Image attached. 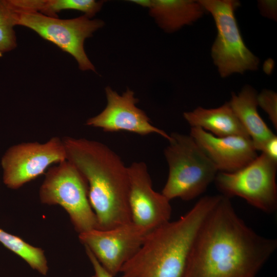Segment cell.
<instances>
[{"mask_svg": "<svg viewBox=\"0 0 277 277\" xmlns=\"http://www.w3.org/2000/svg\"><path fill=\"white\" fill-rule=\"evenodd\" d=\"M18 15L10 0H0V57L17 46L14 27Z\"/></svg>", "mask_w": 277, "mask_h": 277, "instance_id": "19", "label": "cell"}, {"mask_svg": "<svg viewBox=\"0 0 277 277\" xmlns=\"http://www.w3.org/2000/svg\"><path fill=\"white\" fill-rule=\"evenodd\" d=\"M261 151L271 159L277 162V136L276 135L264 144Z\"/></svg>", "mask_w": 277, "mask_h": 277, "instance_id": "23", "label": "cell"}, {"mask_svg": "<svg viewBox=\"0 0 277 277\" xmlns=\"http://www.w3.org/2000/svg\"><path fill=\"white\" fill-rule=\"evenodd\" d=\"M151 231L131 222L108 230L96 229L80 233L78 239L114 277L140 249Z\"/></svg>", "mask_w": 277, "mask_h": 277, "instance_id": "10", "label": "cell"}, {"mask_svg": "<svg viewBox=\"0 0 277 277\" xmlns=\"http://www.w3.org/2000/svg\"><path fill=\"white\" fill-rule=\"evenodd\" d=\"M91 277H95V276H94V275H93V276H91Z\"/></svg>", "mask_w": 277, "mask_h": 277, "instance_id": "24", "label": "cell"}, {"mask_svg": "<svg viewBox=\"0 0 277 277\" xmlns=\"http://www.w3.org/2000/svg\"><path fill=\"white\" fill-rule=\"evenodd\" d=\"M221 197H201L184 215L151 230L119 277H182L196 235Z\"/></svg>", "mask_w": 277, "mask_h": 277, "instance_id": "3", "label": "cell"}, {"mask_svg": "<svg viewBox=\"0 0 277 277\" xmlns=\"http://www.w3.org/2000/svg\"><path fill=\"white\" fill-rule=\"evenodd\" d=\"M127 167L132 222L152 230L169 222L172 213L170 201L153 189L146 164L134 162Z\"/></svg>", "mask_w": 277, "mask_h": 277, "instance_id": "11", "label": "cell"}, {"mask_svg": "<svg viewBox=\"0 0 277 277\" xmlns=\"http://www.w3.org/2000/svg\"><path fill=\"white\" fill-rule=\"evenodd\" d=\"M257 103L268 115L274 127L277 128V94L270 90H264L257 95Z\"/></svg>", "mask_w": 277, "mask_h": 277, "instance_id": "20", "label": "cell"}, {"mask_svg": "<svg viewBox=\"0 0 277 277\" xmlns=\"http://www.w3.org/2000/svg\"><path fill=\"white\" fill-rule=\"evenodd\" d=\"M131 2L148 7L150 14L159 26L167 32L177 30L185 25L195 22L205 9L199 1L133 0Z\"/></svg>", "mask_w": 277, "mask_h": 277, "instance_id": "14", "label": "cell"}, {"mask_svg": "<svg viewBox=\"0 0 277 277\" xmlns=\"http://www.w3.org/2000/svg\"><path fill=\"white\" fill-rule=\"evenodd\" d=\"M62 140L66 160L87 182L88 199L98 229L108 230L131 222L128 167L121 157L97 141L71 137Z\"/></svg>", "mask_w": 277, "mask_h": 277, "instance_id": "2", "label": "cell"}, {"mask_svg": "<svg viewBox=\"0 0 277 277\" xmlns=\"http://www.w3.org/2000/svg\"><path fill=\"white\" fill-rule=\"evenodd\" d=\"M277 248L256 233L222 196L192 244L182 277H255Z\"/></svg>", "mask_w": 277, "mask_h": 277, "instance_id": "1", "label": "cell"}, {"mask_svg": "<svg viewBox=\"0 0 277 277\" xmlns=\"http://www.w3.org/2000/svg\"><path fill=\"white\" fill-rule=\"evenodd\" d=\"M39 198L42 204L63 207L78 234L98 229L88 199L87 182L67 160L48 169L39 189Z\"/></svg>", "mask_w": 277, "mask_h": 277, "instance_id": "5", "label": "cell"}, {"mask_svg": "<svg viewBox=\"0 0 277 277\" xmlns=\"http://www.w3.org/2000/svg\"><path fill=\"white\" fill-rule=\"evenodd\" d=\"M183 116L191 127L200 128L217 137H249L229 102L216 108L198 107L192 111L184 112Z\"/></svg>", "mask_w": 277, "mask_h": 277, "instance_id": "16", "label": "cell"}, {"mask_svg": "<svg viewBox=\"0 0 277 277\" xmlns=\"http://www.w3.org/2000/svg\"><path fill=\"white\" fill-rule=\"evenodd\" d=\"M259 6L262 15L270 18H276V1H260Z\"/></svg>", "mask_w": 277, "mask_h": 277, "instance_id": "22", "label": "cell"}, {"mask_svg": "<svg viewBox=\"0 0 277 277\" xmlns=\"http://www.w3.org/2000/svg\"><path fill=\"white\" fill-rule=\"evenodd\" d=\"M277 162L262 153L233 172H218L214 182L223 195L238 196L254 207L271 214L277 209Z\"/></svg>", "mask_w": 277, "mask_h": 277, "instance_id": "7", "label": "cell"}, {"mask_svg": "<svg viewBox=\"0 0 277 277\" xmlns=\"http://www.w3.org/2000/svg\"><path fill=\"white\" fill-rule=\"evenodd\" d=\"M103 4V1L94 0H34L33 8L35 12L51 17H57V13L69 9L82 11L91 18Z\"/></svg>", "mask_w": 277, "mask_h": 277, "instance_id": "18", "label": "cell"}, {"mask_svg": "<svg viewBox=\"0 0 277 277\" xmlns=\"http://www.w3.org/2000/svg\"><path fill=\"white\" fill-rule=\"evenodd\" d=\"M189 135L219 172H235L249 164L258 155L249 137H217L197 127H191Z\"/></svg>", "mask_w": 277, "mask_h": 277, "instance_id": "13", "label": "cell"}, {"mask_svg": "<svg viewBox=\"0 0 277 277\" xmlns=\"http://www.w3.org/2000/svg\"><path fill=\"white\" fill-rule=\"evenodd\" d=\"M205 10L212 15L217 35L211 48V56L221 76L225 77L234 73L255 70L259 58L246 46L234 15L239 6L233 0L199 1Z\"/></svg>", "mask_w": 277, "mask_h": 277, "instance_id": "6", "label": "cell"}, {"mask_svg": "<svg viewBox=\"0 0 277 277\" xmlns=\"http://www.w3.org/2000/svg\"><path fill=\"white\" fill-rule=\"evenodd\" d=\"M170 136L164 150L169 173L162 193L169 201H190L205 191L219 171L190 135Z\"/></svg>", "mask_w": 277, "mask_h": 277, "instance_id": "4", "label": "cell"}, {"mask_svg": "<svg viewBox=\"0 0 277 277\" xmlns=\"http://www.w3.org/2000/svg\"><path fill=\"white\" fill-rule=\"evenodd\" d=\"M85 248L86 254L93 268L95 277H114L103 268L92 252L87 247Z\"/></svg>", "mask_w": 277, "mask_h": 277, "instance_id": "21", "label": "cell"}, {"mask_svg": "<svg viewBox=\"0 0 277 277\" xmlns=\"http://www.w3.org/2000/svg\"><path fill=\"white\" fill-rule=\"evenodd\" d=\"M66 160L62 138H51L44 143H22L10 147L2 157L4 184L17 189L42 174L53 163Z\"/></svg>", "mask_w": 277, "mask_h": 277, "instance_id": "9", "label": "cell"}, {"mask_svg": "<svg viewBox=\"0 0 277 277\" xmlns=\"http://www.w3.org/2000/svg\"><path fill=\"white\" fill-rule=\"evenodd\" d=\"M0 243L24 260L33 270L42 275L47 274L49 271L48 261L42 248L33 246L20 237L8 233L1 228Z\"/></svg>", "mask_w": 277, "mask_h": 277, "instance_id": "17", "label": "cell"}, {"mask_svg": "<svg viewBox=\"0 0 277 277\" xmlns=\"http://www.w3.org/2000/svg\"><path fill=\"white\" fill-rule=\"evenodd\" d=\"M18 14L17 25L30 28L44 39L71 54L77 61L81 70L95 71L85 53L84 44L86 38L91 37L94 32L104 26L103 21L90 19L86 15L62 19L38 12H18Z\"/></svg>", "mask_w": 277, "mask_h": 277, "instance_id": "8", "label": "cell"}, {"mask_svg": "<svg viewBox=\"0 0 277 277\" xmlns=\"http://www.w3.org/2000/svg\"><path fill=\"white\" fill-rule=\"evenodd\" d=\"M257 95L253 88L247 85L238 95L233 93L229 103L256 150L261 151L264 144L275 134L259 114Z\"/></svg>", "mask_w": 277, "mask_h": 277, "instance_id": "15", "label": "cell"}, {"mask_svg": "<svg viewBox=\"0 0 277 277\" xmlns=\"http://www.w3.org/2000/svg\"><path fill=\"white\" fill-rule=\"evenodd\" d=\"M105 92L106 107L100 113L89 118L86 125L106 132L128 131L141 135L156 133L170 140V134L152 125L145 112L136 106L138 100L132 91L128 89L120 95L107 87Z\"/></svg>", "mask_w": 277, "mask_h": 277, "instance_id": "12", "label": "cell"}]
</instances>
